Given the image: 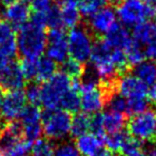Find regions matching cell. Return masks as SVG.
Listing matches in <instances>:
<instances>
[{
  "mask_svg": "<svg viewBox=\"0 0 156 156\" xmlns=\"http://www.w3.org/2000/svg\"><path fill=\"white\" fill-rule=\"evenodd\" d=\"M18 54L24 59H39L46 50L47 34L31 23L20 29L16 37Z\"/></svg>",
  "mask_w": 156,
  "mask_h": 156,
  "instance_id": "cell-1",
  "label": "cell"
},
{
  "mask_svg": "<svg viewBox=\"0 0 156 156\" xmlns=\"http://www.w3.org/2000/svg\"><path fill=\"white\" fill-rule=\"evenodd\" d=\"M115 14L124 27H136L156 15V7L145 0H119Z\"/></svg>",
  "mask_w": 156,
  "mask_h": 156,
  "instance_id": "cell-2",
  "label": "cell"
},
{
  "mask_svg": "<svg viewBox=\"0 0 156 156\" xmlns=\"http://www.w3.org/2000/svg\"><path fill=\"white\" fill-rule=\"evenodd\" d=\"M73 86V79L62 72H57L41 86V105L46 110L60 109L61 101Z\"/></svg>",
  "mask_w": 156,
  "mask_h": 156,
  "instance_id": "cell-3",
  "label": "cell"
},
{
  "mask_svg": "<svg viewBox=\"0 0 156 156\" xmlns=\"http://www.w3.org/2000/svg\"><path fill=\"white\" fill-rule=\"evenodd\" d=\"M71 113L62 109L45 110L42 115V126L45 136L50 140H62L71 134Z\"/></svg>",
  "mask_w": 156,
  "mask_h": 156,
  "instance_id": "cell-4",
  "label": "cell"
},
{
  "mask_svg": "<svg viewBox=\"0 0 156 156\" xmlns=\"http://www.w3.org/2000/svg\"><path fill=\"white\" fill-rule=\"evenodd\" d=\"M93 37L91 31L83 26L71 29L67 34L69 55L72 59L81 63L90 60L93 49Z\"/></svg>",
  "mask_w": 156,
  "mask_h": 156,
  "instance_id": "cell-5",
  "label": "cell"
},
{
  "mask_svg": "<svg viewBox=\"0 0 156 156\" xmlns=\"http://www.w3.org/2000/svg\"><path fill=\"white\" fill-rule=\"evenodd\" d=\"M129 135L140 142H156V112L149 110L133 117L128 122Z\"/></svg>",
  "mask_w": 156,
  "mask_h": 156,
  "instance_id": "cell-6",
  "label": "cell"
},
{
  "mask_svg": "<svg viewBox=\"0 0 156 156\" xmlns=\"http://www.w3.org/2000/svg\"><path fill=\"white\" fill-rule=\"evenodd\" d=\"M80 108L87 115L98 113L107 103V93L102 85H88L79 83Z\"/></svg>",
  "mask_w": 156,
  "mask_h": 156,
  "instance_id": "cell-7",
  "label": "cell"
},
{
  "mask_svg": "<svg viewBox=\"0 0 156 156\" xmlns=\"http://www.w3.org/2000/svg\"><path fill=\"white\" fill-rule=\"evenodd\" d=\"M27 107L25 91L17 90L3 93L0 98V118L3 121H16Z\"/></svg>",
  "mask_w": 156,
  "mask_h": 156,
  "instance_id": "cell-8",
  "label": "cell"
},
{
  "mask_svg": "<svg viewBox=\"0 0 156 156\" xmlns=\"http://www.w3.org/2000/svg\"><path fill=\"white\" fill-rule=\"evenodd\" d=\"M47 58L56 63H63L67 60L69 46L67 35L62 28L50 29L47 33V46H46Z\"/></svg>",
  "mask_w": 156,
  "mask_h": 156,
  "instance_id": "cell-9",
  "label": "cell"
},
{
  "mask_svg": "<svg viewBox=\"0 0 156 156\" xmlns=\"http://www.w3.org/2000/svg\"><path fill=\"white\" fill-rule=\"evenodd\" d=\"M115 91L121 94L122 96H124L126 100L137 98H147V86L139 78H137L134 74L125 73L121 77L117 78Z\"/></svg>",
  "mask_w": 156,
  "mask_h": 156,
  "instance_id": "cell-10",
  "label": "cell"
},
{
  "mask_svg": "<svg viewBox=\"0 0 156 156\" xmlns=\"http://www.w3.org/2000/svg\"><path fill=\"white\" fill-rule=\"evenodd\" d=\"M26 85V78L20 69V64L11 61L8 66L0 73V89L11 92L22 90Z\"/></svg>",
  "mask_w": 156,
  "mask_h": 156,
  "instance_id": "cell-11",
  "label": "cell"
},
{
  "mask_svg": "<svg viewBox=\"0 0 156 156\" xmlns=\"http://www.w3.org/2000/svg\"><path fill=\"white\" fill-rule=\"evenodd\" d=\"M117 14L111 7H105L89 17V30L95 35L106 34L115 24Z\"/></svg>",
  "mask_w": 156,
  "mask_h": 156,
  "instance_id": "cell-12",
  "label": "cell"
},
{
  "mask_svg": "<svg viewBox=\"0 0 156 156\" xmlns=\"http://www.w3.org/2000/svg\"><path fill=\"white\" fill-rule=\"evenodd\" d=\"M3 20L10 24L13 29L23 28L31 17V10L25 1H16L8 5L1 13Z\"/></svg>",
  "mask_w": 156,
  "mask_h": 156,
  "instance_id": "cell-13",
  "label": "cell"
},
{
  "mask_svg": "<svg viewBox=\"0 0 156 156\" xmlns=\"http://www.w3.org/2000/svg\"><path fill=\"white\" fill-rule=\"evenodd\" d=\"M105 42L112 49H121L125 51L133 41V37L126 27L120 24H115L108 32L105 34Z\"/></svg>",
  "mask_w": 156,
  "mask_h": 156,
  "instance_id": "cell-14",
  "label": "cell"
},
{
  "mask_svg": "<svg viewBox=\"0 0 156 156\" xmlns=\"http://www.w3.org/2000/svg\"><path fill=\"white\" fill-rule=\"evenodd\" d=\"M104 140L92 133H87L76 138V147L83 156H94L103 149Z\"/></svg>",
  "mask_w": 156,
  "mask_h": 156,
  "instance_id": "cell-15",
  "label": "cell"
},
{
  "mask_svg": "<svg viewBox=\"0 0 156 156\" xmlns=\"http://www.w3.org/2000/svg\"><path fill=\"white\" fill-rule=\"evenodd\" d=\"M133 74L147 86V89L156 86V63L154 61H142L138 65L134 66Z\"/></svg>",
  "mask_w": 156,
  "mask_h": 156,
  "instance_id": "cell-16",
  "label": "cell"
},
{
  "mask_svg": "<svg viewBox=\"0 0 156 156\" xmlns=\"http://www.w3.org/2000/svg\"><path fill=\"white\" fill-rule=\"evenodd\" d=\"M103 124L106 135L121 132L125 126V115L117 111L108 110L103 113Z\"/></svg>",
  "mask_w": 156,
  "mask_h": 156,
  "instance_id": "cell-17",
  "label": "cell"
},
{
  "mask_svg": "<svg viewBox=\"0 0 156 156\" xmlns=\"http://www.w3.org/2000/svg\"><path fill=\"white\" fill-rule=\"evenodd\" d=\"M80 108V94H79V83L74 80V86L64 95L60 104V109L69 113H77Z\"/></svg>",
  "mask_w": 156,
  "mask_h": 156,
  "instance_id": "cell-18",
  "label": "cell"
},
{
  "mask_svg": "<svg viewBox=\"0 0 156 156\" xmlns=\"http://www.w3.org/2000/svg\"><path fill=\"white\" fill-rule=\"evenodd\" d=\"M132 37L137 43H139L142 47H144L147 43H150L152 40L156 37V30L153 24H150L147 22L134 27Z\"/></svg>",
  "mask_w": 156,
  "mask_h": 156,
  "instance_id": "cell-19",
  "label": "cell"
},
{
  "mask_svg": "<svg viewBox=\"0 0 156 156\" xmlns=\"http://www.w3.org/2000/svg\"><path fill=\"white\" fill-rule=\"evenodd\" d=\"M57 73L56 62L47 57H41L37 61V77L35 81H47Z\"/></svg>",
  "mask_w": 156,
  "mask_h": 156,
  "instance_id": "cell-20",
  "label": "cell"
},
{
  "mask_svg": "<svg viewBox=\"0 0 156 156\" xmlns=\"http://www.w3.org/2000/svg\"><path fill=\"white\" fill-rule=\"evenodd\" d=\"M91 117L85 112H77L72 118L71 136L78 138L90 130Z\"/></svg>",
  "mask_w": 156,
  "mask_h": 156,
  "instance_id": "cell-21",
  "label": "cell"
},
{
  "mask_svg": "<svg viewBox=\"0 0 156 156\" xmlns=\"http://www.w3.org/2000/svg\"><path fill=\"white\" fill-rule=\"evenodd\" d=\"M80 12L75 5H62L61 8V22L62 26L66 28H75L80 22Z\"/></svg>",
  "mask_w": 156,
  "mask_h": 156,
  "instance_id": "cell-22",
  "label": "cell"
},
{
  "mask_svg": "<svg viewBox=\"0 0 156 156\" xmlns=\"http://www.w3.org/2000/svg\"><path fill=\"white\" fill-rule=\"evenodd\" d=\"M129 137V133L121 130V132H118L115 134L106 135V137L104 139V143L107 145V147H108V150L110 152L121 153L124 144L126 143V141H127V139Z\"/></svg>",
  "mask_w": 156,
  "mask_h": 156,
  "instance_id": "cell-23",
  "label": "cell"
},
{
  "mask_svg": "<svg viewBox=\"0 0 156 156\" xmlns=\"http://www.w3.org/2000/svg\"><path fill=\"white\" fill-rule=\"evenodd\" d=\"M124 52L126 55V58H127V62L129 64V66H136L139 63L144 61L145 59L143 47L139 43H137L134 39H133L130 45L128 46L127 49Z\"/></svg>",
  "mask_w": 156,
  "mask_h": 156,
  "instance_id": "cell-24",
  "label": "cell"
},
{
  "mask_svg": "<svg viewBox=\"0 0 156 156\" xmlns=\"http://www.w3.org/2000/svg\"><path fill=\"white\" fill-rule=\"evenodd\" d=\"M85 72L83 63L74 59H67L62 63V73L69 76L73 80H79Z\"/></svg>",
  "mask_w": 156,
  "mask_h": 156,
  "instance_id": "cell-25",
  "label": "cell"
},
{
  "mask_svg": "<svg viewBox=\"0 0 156 156\" xmlns=\"http://www.w3.org/2000/svg\"><path fill=\"white\" fill-rule=\"evenodd\" d=\"M108 0H81V2L78 5V9L81 15L86 17H90L98 10L106 7Z\"/></svg>",
  "mask_w": 156,
  "mask_h": 156,
  "instance_id": "cell-26",
  "label": "cell"
},
{
  "mask_svg": "<svg viewBox=\"0 0 156 156\" xmlns=\"http://www.w3.org/2000/svg\"><path fill=\"white\" fill-rule=\"evenodd\" d=\"M42 112L40 110L39 106L29 105L25 108L20 115V124L22 125H29V124L42 123Z\"/></svg>",
  "mask_w": 156,
  "mask_h": 156,
  "instance_id": "cell-27",
  "label": "cell"
},
{
  "mask_svg": "<svg viewBox=\"0 0 156 156\" xmlns=\"http://www.w3.org/2000/svg\"><path fill=\"white\" fill-rule=\"evenodd\" d=\"M149 102L147 98H129L127 100V105H126V115H132L135 117L137 115L144 112L147 110L149 107Z\"/></svg>",
  "mask_w": 156,
  "mask_h": 156,
  "instance_id": "cell-28",
  "label": "cell"
},
{
  "mask_svg": "<svg viewBox=\"0 0 156 156\" xmlns=\"http://www.w3.org/2000/svg\"><path fill=\"white\" fill-rule=\"evenodd\" d=\"M31 156H55V147L49 140L40 138L32 144Z\"/></svg>",
  "mask_w": 156,
  "mask_h": 156,
  "instance_id": "cell-29",
  "label": "cell"
},
{
  "mask_svg": "<svg viewBox=\"0 0 156 156\" xmlns=\"http://www.w3.org/2000/svg\"><path fill=\"white\" fill-rule=\"evenodd\" d=\"M106 105L109 107V110L117 111V112L125 113L126 105H127V100L124 96H122L117 91H113L107 98Z\"/></svg>",
  "mask_w": 156,
  "mask_h": 156,
  "instance_id": "cell-30",
  "label": "cell"
},
{
  "mask_svg": "<svg viewBox=\"0 0 156 156\" xmlns=\"http://www.w3.org/2000/svg\"><path fill=\"white\" fill-rule=\"evenodd\" d=\"M44 13H45L46 17V27L50 29H57L62 27L60 8L57 7V5H51V8Z\"/></svg>",
  "mask_w": 156,
  "mask_h": 156,
  "instance_id": "cell-31",
  "label": "cell"
},
{
  "mask_svg": "<svg viewBox=\"0 0 156 156\" xmlns=\"http://www.w3.org/2000/svg\"><path fill=\"white\" fill-rule=\"evenodd\" d=\"M13 42H16L14 29L5 20H0V48Z\"/></svg>",
  "mask_w": 156,
  "mask_h": 156,
  "instance_id": "cell-32",
  "label": "cell"
},
{
  "mask_svg": "<svg viewBox=\"0 0 156 156\" xmlns=\"http://www.w3.org/2000/svg\"><path fill=\"white\" fill-rule=\"evenodd\" d=\"M55 156H81L77 147L69 141L60 142L55 147Z\"/></svg>",
  "mask_w": 156,
  "mask_h": 156,
  "instance_id": "cell-33",
  "label": "cell"
},
{
  "mask_svg": "<svg viewBox=\"0 0 156 156\" xmlns=\"http://www.w3.org/2000/svg\"><path fill=\"white\" fill-rule=\"evenodd\" d=\"M37 59H23L20 63L22 72L26 80H35L37 77Z\"/></svg>",
  "mask_w": 156,
  "mask_h": 156,
  "instance_id": "cell-34",
  "label": "cell"
},
{
  "mask_svg": "<svg viewBox=\"0 0 156 156\" xmlns=\"http://www.w3.org/2000/svg\"><path fill=\"white\" fill-rule=\"evenodd\" d=\"M27 102H29L31 105L37 106L41 104V86L35 83H32L27 86L25 90Z\"/></svg>",
  "mask_w": 156,
  "mask_h": 156,
  "instance_id": "cell-35",
  "label": "cell"
},
{
  "mask_svg": "<svg viewBox=\"0 0 156 156\" xmlns=\"http://www.w3.org/2000/svg\"><path fill=\"white\" fill-rule=\"evenodd\" d=\"M31 147H32V143L22 139L10 151H8L5 156H27V154L31 152Z\"/></svg>",
  "mask_w": 156,
  "mask_h": 156,
  "instance_id": "cell-36",
  "label": "cell"
},
{
  "mask_svg": "<svg viewBox=\"0 0 156 156\" xmlns=\"http://www.w3.org/2000/svg\"><path fill=\"white\" fill-rule=\"evenodd\" d=\"M90 130L93 135L100 137L104 140L106 134L104 130V124H103V113H95L91 117V124H90Z\"/></svg>",
  "mask_w": 156,
  "mask_h": 156,
  "instance_id": "cell-37",
  "label": "cell"
},
{
  "mask_svg": "<svg viewBox=\"0 0 156 156\" xmlns=\"http://www.w3.org/2000/svg\"><path fill=\"white\" fill-rule=\"evenodd\" d=\"M32 10L34 12H46L51 8V0H32Z\"/></svg>",
  "mask_w": 156,
  "mask_h": 156,
  "instance_id": "cell-38",
  "label": "cell"
},
{
  "mask_svg": "<svg viewBox=\"0 0 156 156\" xmlns=\"http://www.w3.org/2000/svg\"><path fill=\"white\" fill-rule=\"evenodd\" d=\"M143 50H144L145 58L150 59L151 61H156V37L152 40L150 43H147L143 47Z\"/></svg>",
  "mask_w": 156,
  "mask_h": 156,
  "instance_id": "cell-39",
  "label": "cell"
},
{
  "mask_svg": "<svg viewBox=\"0 0 156 156\" xmlns=\"http://www.w3.org/2000/svg\"><path fill=\"white\" fill-rule=\"evenodd\" d=\"M11 61H12L11 59L8 58L5 55H3L2 52H0V73L8 66V64H9Z\"/></svg>",
  "mask_w": 156,
  "mask_h": 156,
  "instance_id": "cell-40",
  "label": "cell"
},
{
  "mask_svg": "<svg viewBox=\"0 0 156 156\" xmlns=\"http://www.w3.org/2000/svg\"><path fill=\"white\" fill-rule=\"evenodd\" d=\"M62 2V5H75V7H78L79 3L81 2V0H61Z\"/></svg>",
  "mask_w": 156,
  "mask_h": 156,
  "instance_id": "cell-41",
  "label": "cell"
},
{
  "mask_svg": "<svg viewBox=\"0 0 156 156\" xmlns=\"http://www.w3.org/2000/svg\"><path fill=\"white\" fill-rule=\"evenodd\" d=\"M147 154L149 156H156V142H153L147 150Z\"/></svg>",
  "mask_w": 156,
  "mask_h": 156,
  "instance_id": "cell-42",
  "label": "cell"
},
{
  "mask_svg": "<svg viewBox=\"0 0 156 156\" xmlns=\"http://www.w3.org/2000/svg\"><path fill=\"white\" fill-rule=\"evenodd\" d=\"M94 156H115V155H113L112 152H110L109 150H107V149H102L100 152H98V153H96Z\"/></svg>",
  "mask_w": 156,
  "mask_h": 156,
  "instance_id": "cell-43",
  "label": "cell"
},
{
  "mask_svg": "<svg viewBox=\"0 0 156 156\" xmlns=\"http://www.w3.org/2000/svg\"><path fill=\"white\" fill-rule=\"evenodd\" d=\"M127 156H149V155L147 154V152H143L142 150H138V151L134 152V153L129 154Z\"/></svg>",
  "mask_w": 156,
  "mask_h": 156,
  "instance_id": "cell-44",
  "label": "cell"
},
{
  "mask_svg": "<svg viewBox=\"0 0 156 156\" xmlns=\"http://www.w3.org/2000/svg\"><path fill=\"white\" fill-rule=\"evenodd\" d=\"M16 1H18V0H0V2L2 3V5H5V7H8V5L16 2Z\"/></svg>",
  "mask_w": 156,
  "mask_h": 156,
  "instance_id": "cell-45",
  "label": "cell"
},
{
  "mask_svg": "<svg viewBox=\"0 0 156 156\" xmlns=\"http://www.w3.org/2000/svg\"><path fill=\"white\" fill-rule=\"evenodd\" d=\"M5 121H3V120L1 119V118H0V132H1V130H2L3 128H5Z\"/></svg>",
  "mask_w": 156,
  "mask_h": 156,
  "instance_id": "cell-46",
  "label": "cell"
},
{
  "mask_svg": "<svg viewBox=\"0 0 156 156\" xmlns=\"http://www.w3.org/2000/svg\"><path fill=\"white\" fill-rule=\"evenodd\" d=\"M2 95H3V91L0 89V98H1V96H2Z\"/></svg>",
  "mask_w": 156,
  "mask_h": 156,
  "instance_id": "cell-47",
  "label": "cell"
},
{
  "mask_svg": "<svg viewBox=\"0 0 156 156\" xmlns=\"http://www.w3.org/2000/svg\"><path fill=\"white\" fill-rule=\"evenodd\" d=\"M153 26H154V28H155V30H156V18H155V22H154Z\"/></svg>",
  "mask_w": 156,
  "mask_h": 156,
  "instance_id": "cell-48",
  "label": "cell"
},
{
  "mask_svg": "<svg viewBox=\"0 0 156 156\" xmlns=\"http://www.w3.org/2000/svg\"><path fill=\"white\" fill-rule=\"evenodd\" d=\"M23 1H25V2H27V1H32V0H23Z\"/></svg>",
  "mask_w": 156,
  "mask_h": 156,
  "instance_id": "cell-49",
  "label": "cell"
},
{
  "mask_svg": "<svg viewBox=\"0 0 156 156\" xmlns=\"http://www.w3.org/2000/svg\"><path fill=\"white\" fill-rule=\"evenodd\" d=\"M55 1H61V0H55Z\"/></svg>",
  "mask_w": 156,
  "mask_h": 156,
  "instance_id": "cell-50",
  "label": "cell"
}]
</instances>
